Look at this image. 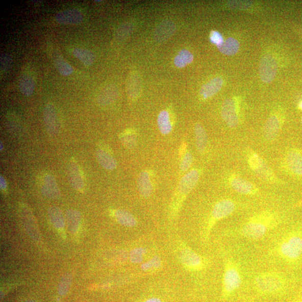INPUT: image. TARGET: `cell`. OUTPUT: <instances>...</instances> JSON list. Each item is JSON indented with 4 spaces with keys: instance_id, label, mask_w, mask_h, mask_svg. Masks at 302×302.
Wrapping results in <instances>:
<instances>
[{
    "instance_id": "6da1fadb",
    "label": "cell",
    "mask_w": 302,
    "mask_h": 302,
    "mask_svg": "<svg viewBox=\"0 0 302 302\" xmlns=\"http://www.w3.org/2000/svg\"><path fill=\"white\" fill-rule=\"evenodd\" d=\"M279 223L280 219L275 213L263 211L254 214L231 234L249 241H257L277 228Z\"/></svg>"
},
{
    "instance_id": "7a4b0ae2",
    "label": "cell",
    "mask_w": 302,
    "mask_h": 302,
    "mask_svg": "<svg viewBox=\"0 0 302 302\" xmlns=\"http://www.w3.org/2000/svg\"><path fill=\"white\" fill-rule=\"evenodd\" d=\"M174 250L180 265L188 272L196 274L205 271L212 265L210 258L197 253L181 239L175 240Z\"/></svg>"
},
{
    "instance_id": "3957f363",
    "label": "cell",
    "mask_w": 302,
    "mask_h": 302,
    "mask_svg": "<svg viewBox=\"0 0 302 302\" xmlns=\"http://www.w3.org/2000/svg\"><path fill=\"white\" fill-rule=\"evenodd\" d=\"M277 257L289 264H295L302 259V229L286 232L273 249Z\"/></svg>"
},
{
    "instance_id": "277c9868",
    "label": "cell",
    "mask_w": 302,
    "mask_h": 302,
    "mask_svg": "<svg viewBox=\"0 0 302 302\" xmlns=\"http://www.w3.org/2000/svg\"><path fill=\"white\" fill-rule=\"evenodd\" d=\"M237 208L236 203L231 199L218 201L214 205L206 223L200 232L201 241L207 245L210 241L212 230L216 224L233 214Z\"/></svg>"
},
{
    "instance_id": "5b68a950",
    "label": "cell",
    "mask_w": 302,
    "mask_h": 302,
    "mask_svg": "<svg viewBox=\"0 0 302 302\" xmlns=\"http://www.w3.org/2000/svg\"><path fill=\"white\" fill-rule=\"evenodd\" d=\"M254 286L257 291L261 294L277 295L285 290L287 281L282 273L267 271L260 272L255 276Z\"/></svg>"
},
{
    "instance_id": "8992f818",
    "label": "cell",
    "mask_w": 302,
    "mask_h": 302,
    "mask_svg": "<svg viewBox=\"0 0 302 302\" xmlns=\"http://www.w3.org/2000/svg\"><path fill=\"white\" fill-rule=\"evenodd\" d=\"M222 296L228 299L239 289L242 283V276L240 266L231 257L223 258Z\"/></svg>"
},
{
    "instance_id": "52a82bcc",
    "label": "cell",
    "mask_w": 302,
    "mask_h": 302,
    "mask_svg": "<svg viewBox=\"0 0 302 302\" xmlns=\"http://www.w3.org/2000/svg\"><path fill=\"white\" fill-rule=\"evenodd\" d=\"M199 172L196 170H193L186 173L181 179L178 186V196L173 200L171 206L172 217L176 216L186 196L195 187L199 181Z\"/></svg>"
},
{
    "instance_id": "ba28073f",
    "label": "cell",
    "mask_w": 302,
    "mask_h": 302,
    "mask_svg": "<svg viewBox=\"0 0 302 302\" xmlns=\"http://www.w3.org/2000/svg\"><path fill=\"white\" fill-rule=\"evenodd\" d=\"M247 161L251 169L259 178L267 182H278V179L271 168L258 154L253 150L249 151Z\"/></svg>"
},
{
    "instance_id": "9c48e42d",
    "label": "cell",
    "mask_w": 302,
    "mask_h": 302,
    "mask_svg": "<svg viewBox=\"0 0 302 302\" xmlns=\"http://www.w3.org/2000/svg\"><path fill=\"white\" fill-rule=\"evenodd\" d=\"M164 268V260L160 254L156 251L137 268V274L139 276H147L159 272Z\"/></svg>"
},
{
    "instance_id": "30bf717a",
    "label": "cell",
    "mask_w": 302,
    "mask_h": 302,
    "mask_svg": "<svg viewBox=\"0 0 302 302\" xmlns=\"http://www.w3.org/2000/svg\"><path fill=\"white\" fill-rule=\"evenodd\" d=\"M44 125L49 136L55 137L60 131V124L55 108L53 104L48 103L43 111Z\"/></svg>"
},
{
    "instance_id": "8fae6325",
    "label": "cell",
    "mask_w": 302,
    "mask_h": 302,
    "mask_svg": "<svg viewBox=\"0 0 302 302\" xmlns=\"http://www.w3.org/2000/svg\"><path fill=\"white\" fill-rule=\"evenodd\" d=\"M154 250V248L144 245L142 241L138 240L136 246H133L129 253V260L132 265L137 268L155 252Z\"/></svg>"
},
{
    "instance_id": "7c38bea8",
    "label": "cell",
    "mask_w": 302,
    "mask_h": 302,
    "mask_svg": "<svg viewBox=\"0 0 302 302\" xmlns=\"http://www.w3.org/2000/svg\"><path fill=\"white\" fill-rule=\"evenodd\" d=\"M278 65L274 59L271 55L263 57L260 63V76L265 83H270L274 80L277 72Z\"/></svg>"
},
{
    "instance_id": "4fadbf2b",
    "label": "cell",
    "mask_w": 302,
    "mask_h": 302,
    "mask_svg": "<svg viewBox=\"0 0 302 302\" xmlns=\"http://www.w3.org/2000/svg\"><path fill=\"white\" fill-rule=\"evenodd\" d=\"M229 182L231 188L238 193L255 195L259 192L256 185L243 178L233 175L230 178Z\"/></svg>"
},
{
    "instance_id": "5bb4252c",
    "label": "cell",
    "mask_w": 302,
    "mask_h": 302,
    "mask_svg": "<svg viewBox=\"0 0 302 302\" xmlns=\"http://www.w3.org/2000/svg\"><path fill=\"white\" fill-rule=\"evenodd\" d=\"M221 114L224 121L229 127L235 128L239 124L236 103L233 98H228L223 102Z\"/></svg>"
},
{
    "instance_id": "9a60e30c",
    "label": "cell",
    "mask_w": 302,
    "mask_h": 302,
    "mask_svg": "<svg viewBox=\"0 0 302 302\" xmlns=\"http://www.w3.org/2000/svg\"><path fill=\"white\" fill-rule=\"evenodd\" d=\"M21 217L28 234L35 241H38L40 235L36 220L30 210L26 206L21 208Z\"/></svg>"
},
{
    "instance_id": "2e32d148",
    "label": "cell",
    "mask_w": 302,
    "mask_h": 302,
    "mask_svg": "<svg viewBox=\"0 0 302 302\" xmlns=\"http://www.w3.org/2000/svg\"><path fill=\"white\" fill-rule=\"evenodd\" d=\"M177 27L173 21L165 20L162 21L156 28L154 38L156 42L163 43L172 37L176 31Z\"/></svg>"
},
{
    "instance_id": "e0dca14e",
    "label": "cell",
    "mask_w": 302,
    "mask_h": 302,
    "mask_svg": "<svg viewBox=\"0 0 302 302\" xmlns=\"http://www.w3.org/2000/svg\"><path fill=\"white\" fill-rule=\"evenodd\" d=\"M84 17L77 9H67L60 11L56 16V21L61 24L77 25L83 21Z\"/></svg>"
},
{
    "instance_id": "ac0fdd59",
    "label": "cell",
    "mask_w": 302,
    "mask_h": 302,
    "mask_svg": "<svg viewBox=\"0 0 302 302\" xmlns=\"http://www.w3.org/2000/svg\"><path fill=\"white\" fill-rule=\"evenodd\" d=\"M43 195L51 199H59L61 197V190L58 186L56 180L53 175H46L44 178L42 186Z\"/></svg>"
},
{
    "instance_id": "d6986e66",
    "label": "cell",
    "mask_w": 302,
    "mask_h": 302,
    "mask_svg": "<svg viewBox=\"0 0 302 302\" xmlns=\"http://www.w3.org/2000/svg\"><path fill=\"white\" fill-rule=\"evenodd\" d=\"M67 174L72 187L78 191L83 190L85 187L84 180L79 166L76 162H69L67 166Z\"/></svg>"
},
{
    "instance_id": "ffe728a7",
    "label": "cell",
    "mask_w": 302,
    "mask_h": 302,
    "mask_svg": "<svg viewBox=\"0 0 302 302\" xmlns=\"http://www.w3.org/2000/svg\"><path fill=\"white\" fill-rule=\"evenodd\" d=\"M286 162L290 172L302 176V154L299 151L290 150L287 154Z\"/></svg>"
},
{
    "instance_id": "44dd1931",
    "label": "cell",
    "mask_w": 302,
    "mask_h": 302,
    "mask_svg": "<svg viewBox=\"0 0 302 302\" xmlns=\"http://www.w3.org/2000/svg\"><path fill=\"white\" fill-rule=\"evenodd\" d=\"M281 121L275 115L270 116L264 127V134L267 140L272 142L278 138L281 130Z\"/></svg>"
},
{
    "instance_id": "7402d4cb",
    "label": "cell",
    "mask_w": 302,
    "mask_h": 302,
    "mask_svg": "<svg viewBox=\"0 0 302 302\" xmlns=\"http://www.w3.org/2000/svg\"><path fill=\"white\" fill-rule=\"evenodd\" d=\"M141 79L139 74L133 72L127 79V92L131 100H136L141 90Z\"/></svg>"
},
{
    "instance_id": "603a6c76",
    "label": "cell",
    "mask_w": 302,
    "mask_h": 302,
    "mask_svg": "<svg viewBox=\"0 0 302 302\" xmlns=\"http://www.w3.org/2000/svg\"><path fill=\"white\" fill-rule=\"evenodd\" d=\"M119 95V91L115 86H109L104 89L98 95L97 102L101 106H108L111 105L116 100Z\"/></svg>"
},
{
    "instance_id": "cb8c5ba5",
    "label": "cell",
    "mask_w": 302,
    "mask_h": 302,
    "mask_svg": "<svg viewBox=\"0 0 302 302\" xmlns=\"http://www.w3.org/2000/svg\"><path fill=\"white\" fill-rule=\"evenodd\" d=\"M114 216L117 222L125 228H135L138 225V220L134 215L126 210H115Z\"/></svg>"
},
{
    "instance_id": "d4e9b609",
    "label": "cell",
    "mask_w": 302,
    "mask_h": 302,
    "mask_svg": "<svg viewBox=\"0 0 302 302\" xmlns=\"http://www.w3.org/2000/svg\"><path fill=\"white\" fill-rule=\"evenodd\" d=\"M138 188L139 194L144 198H148L153 192V185L151 183L149 173L143 171L138 177Z\"/></svg>"
},
{
    "instance_id": "484cf974",
    "label": "cell",
    "mask_w": 302,
    "mask_h": 302,
    "mask_svg": "<svg viewBox=\"0 0 302 302\" xmlns=\"http://www.w3.org/2000/svg\"><path fill=\"white\" fill-rule=\"evenodd\" d=\"M223 84V81L221 78H214L202 87L200 94L204 98L211 97L221 89Z\"/></svg>"
},
{
    "instance_id": "4316f807",
    "label": "cell",
    "mask_w": 302,
    "mask_h": 302,
    "mask_svg": "<svg viewBox=\"0 0 302 302\" xmlns=\"http://www.w3.org/2000/svg\"><path fill=\"white\" fill-rule=\"evenodd\" d=\"M96 155L98 163L105 169L113 170L117 168V161L107 151L102 148L97 149Z\"/></svg>"
},
{
    "instance_id": "83f0119b",
    "label": "cell",
    "mask_w": 302,
    "mask_h": 302,
    "mask_svg": "<svg viewBox=\"0 0 302 302\" xmlns=\"http://www.w3.org/2000/svg\"><path fill=\"white\" fill-rule=\"evenodd\" d=\"M196 148L201 154L205 153L207 146L208 136L207 132L200 124H196L194 128Z\"/></svg>"
},
{
    "instance_id": "f1b7e54d",
    "label": "cell",
    "mask_w": 302,
    "mask_h": 302,
    "mask_svg": "<svg viewBox=\"0 0 302 302\" xmlns=\"http://www.w3.org/2000/svg\"><path fill=\"white\" fill-rule=\"evenodd\" d=\"M66 218L68 229L72 234L76 233L79 228L81 215L76 210H68L66 213Z\"/></svg>"
},
{
    "instance_id": "f546056e",
    "label": "cell",
    "mask_w": 302,
    "mask_h": 302,
    "mask_svg": "<svg viewBox=\"0 0 302 302\" xmlns=\"http://www.w3.org/2000/svg\"><path fill=\"white\" fill-rule=\"evenodd\" d=\"M48 217L52 224L58 230L65 228V220L59 208L52 207L49 208Z\"/></svg>"
},
{
    "instance_id": "4dcf8cb0",
    "label": "cell",
    "mask_w": 302,
    "mask_h": 302,
    "mask_svg": "<svg viewBox=\"0 0 302 302\" xmlns=\"http://www.w3.org/2000/svg\"><path fill=\"white\" fill-rule=\"evenodd\" d=\"M19 89L22 94L30 96L35 89V82L31 76L24 74L21 76L19 83Z\"/></svg>"
},
{
    "instance_id": "1f68e13d",
    "label": "cell",
    "mask_w": 302,
    "mask_h": 302,
    "mask_svg": "<svg viewBox=\"0 0 302 302\" xmlns=\"http://www.w3.org/2000/svg\"><path fill=\"white\" fill-rule=\"evenodd\" d=\"M159 129L162 135H167L171 133L172 125L170 120V115L166 110H162L158 119Z\"/></svg>"
},
{
    "instance_id": "d6a6232c",
    "label": "cell",
    "mask_w": 302,
    "mask_h": 302,
    "mask_svg": "<svg viewBox=\"0 0 302 302\" xmlns=\"http://www.w3.org/2000/svg\"><path fill=\"white\" fill-rule=\"evenodd\" d=\"M218 48L222 54L232 56L237 53L239 49L240 45L239 42L233 38H229L221 44L217 46Z\"/></svg>"
},
{
    "instance_id": "836d02e7",
    "label": "cell",
    "mask_w": 302,
    "mask_h": 302,
    "mask_svg": "<svg viewBox=\"0 0 302 302\" xmlns=\"http://www.w3.org/2000/svg\"><path fill=\"white\" fill-rule=\"evenodd\" d=\"M73 55L86 67L90 66L95 61V55L92 52L83 48L74 49Z\"/></svg>"
},
{
    "instance_id": "e575fe53",
    "label": "cell",
    "mask_w": 302,
    "mask_h": 302,
    "mask_svg": "<svg viewBox=\"0 0 302 302\" xmlns=\"http://www.w3.org/2000/svg\"><path fill=\"white\" fill-rule=\"evenodd\" d=\"M54 63L57 71L63 76L71 74L73 71L72 66L59 55L54 57Z\"/></svg>"
},
{
    "instance_id": "d590c367",
    "label": "cell",
    "mask_w": 302,
    "mask_h": 302,
    "mask_svg": "<svg viewBox=\"0 0 302 302\" xmlns=\"http://www.w3.org/2000/svg\"><path fill=\"white\" fill-rule=\"evenodd\" d=\"M193 55L189 51L183 49L179 52L174 59V63L178 68H183L193 61Z\"/></svg>"
},
{
    "instance_id": "8d00e7d4",
    "label": "cell",
    "mask_w": 302,
    "mask_h": 302,
    "mask_svg": "<svg viewBox=\"0 0 302 302\" xmlns=\"http://www.w3.org/2000/svg\"><path fill=\"white\" fill-rule=\"evenodd\" d=\"M72 283V276L69 273H66L61 279L58 287V292L60 295H65L70 289Z\"/></svg>"
},
{
    "instance_id": "74e56055",
    "label": "cell",
    "mask_w": 302,
    "mask_h": 302,
    "mask_svg": "<svg viewBox=\"0 0 302 302\" xmlns=\"http://www.w3.org/2000/svg\"><path fill=\"white\" fill-rule=\"evenodd\" d=\"M133 31V26L131 23H124L118 29L116 32V37L119 40H124L130 37Z\"/></svg>"
},
{
    "instance_id": "f35d334b",
    "label": "cell",
    "mask_w": 302,
    "mask_h": 302,
    "mask_svg": "<svg viewBox=\"0 0 302 302\" xmlns=\"http://www.w3.org/2000/svg\"><path fill=\"white\" fill-rule=\"evenodd\" d=\"M120 140L124 146L128 148H133L137 144V138L130 132H124L120 137Z\"/></svg>"
},
{
    "instance_id": "ab89813d",
    "label": "cell",
    "mask_w": 302,
    "mask_h": 302,
    "mask_svg": "<svg viewBox=\"0 0 302 302\" xmlns=\"http://www.w3.org/2000/svg\"><path fill=\"white\" fill-rule=\"evenodd\" d=\"M0 61V67L3 73L7 72L12 65L13 59L9 55L3 54L1 56Z\"/></svg>"
},
{
    "instance_id": "60d3db41",
    "label": "cell",
    "mask_w": 302,
    "mask_h": 302,
    "mask_svg": "<svg viewBox=\"0 0 302 302\" xmlns=\"http://www.w3.org/2000/svg\"><path fill=\"white\" fill-rule=\"evenodd\" d=\"M193 162V157L189 153H186L181 161L180 168L183 171H187L192 165Z\"/></svg>"
},
{
    "instance_id": "b9f144b4",
    "label": "cell",
    "mask_w": 302,
    "mask_h": 302,
    "mask_svg": "<svg viewBox=\"0 0 302 302\" xmlns=\"http://www.w3.org/2000/svg\"><path fill=\"white\" fill-rule=\"evenodd\" d=\"M228 4L229 7L232 8H235V9H246L250 7L251 5V2H240V1H232L229 2Z\"/></svg>"
},
{
    "instance_id": "7bdbcfd3",
    "label": "cell",
    "mask_w": 302,
    "mask_h": 302,
    "mask_svg": "<svg viewBox=\"0 0 302 302\" xmlns=\"http://www.w3.org/2000/svg\"><path fill=\"white\" fill-rule=\"evenodd\" d=\"M210 39L211 42L217 46L223 42V39L221 34L216 31H212L211 33Z\"/></svg>"
},
{
    "instance_id": "ee69618b",
    "label": "cell",
    "mask_w": 302,
    "mask_h": 302,
    "mask_svg": "<svg viewBox=\"0 0 302 302\" xmlns=\"http://www.w3.org/2000/svg\"><path fill=\"white\" fill-rule=\"evenodd\" d=\"M0 187L2 190L5 189L7 187V182L3 176L0 177Z\"/></svg>"
},
{
    "instance_id": "f6af8a7d",
    "label": "cell",
    "mask_w": 302,
    "mask_h": 302,
    "mask_svg": "<svg viewBox=\"0 0 302 302\" xmlns=\"http://www.w3.org/2000/svg\"><path fill=\"white\" fill-rule=\"evenodd\" d=\"M144 302H162V301L158 297H151L147 299Z\"/></svg>"
},
{
    "instance_id": "bcb514c9",
    "label": "cell",
    "mask_w": 302,
    "mask_h": 302,
    "mask_svg": "<svg viewBox=\"0 0 302 302\" xmlns=\"http://www.w3.org/2000/svg\"><path fill=\"white\" fill-rule=\"evenodd\" d=\"M0 146H1V147H1V148H0V150H3V149L4 148V145L2 143V142H1V143H0Z\"/></svg>"
},
{
    "instance_id": "7dc6e473",
    "label": "cell",
    "mask_w": 302,
    "mask_h": 302,
    "mask_svg": "<svg viewBox=\"0 0 302 302\" xmlns=\"http://www.w3.org/2000/svg\"><path fill=\"white\" fill-rule=\"evenodd\" d=\"M299 109L302 110V101L300 102L299 104Z\"/></svg>"
},
{
    "instance_id": "c3c4849f",
    "label": "cell",
    "mask_w": 302,
    "mask_h": 302,
    "mask_svg": "<svg viewBox=\"0 0 302 302\" xmlns=\"http://www.w3.org/2000/svg\"><path fill=\"white\" fill-rule=\"evenodd\" d=\"M26 302H37V301H35L34 300L30 299V300H27Z\"/></svg>"
},
{
    "instance_id": "681fc988",
    "label": "cell",
    "mask_w": 302,
    "mask_h": 302,
    "mask_svg": "<svg viewBox=\"0 0 302 302\" xmlns=\"http://www.w3.org/2000/svg\"><path fill=\"white\" fill-rule=\"evenodd\" d=\"M299 206H302V201L300 203Z\"/></svg>"
},
{
    "instance_id": "f907efd6",
    "label": "cell",
    "mask_w": 302,
    "mask_h": 302,
    "mask_svg": "<svg viewBox=\"0 0 302 302\" xmlns=\"http://www.w3.org/2000/svg\"><path fill=\"white\" fill-rule=\"evenodd\" d=\"M301 125H302V118H301Z\"/></svg>"
},
{
    "instance_id": "816d5d0a",
    "label": "cell",
    "mask_w": 302,
    "mask_h": 302,
    "mask_svg": "<svg viewBox=\"0 0 302 302\" xmlns=\"http://www.w3.org/2000/svg\"><path fill=\"white\" fill-rule=\"evenodd\" d=\"M296 302H302V301H296Z\"/></svg>"
}]
</instances>
